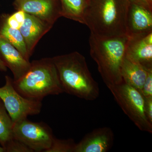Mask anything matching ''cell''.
Listing matches in <instances>:
<instances>
[{
  "mask_svg": "<svg viewBox=\"0 0 152 152\" xmlns=\"http://www.w3.org/2000/svg\"><path fill=\"white\" fill-rule=\"evenodd\" d=\"M58 0H15L14 6L17 10L24 11L53 26L61 17V4Z\"/></svg>",
  "mask_w": 152,
  "mask_h": 152,
  "instance_id": "9",
  "label": "cell"
},
{
  "mask_svg": "<svg viewBox=\"0 0 152 152\" xmlns=\"http://www.w3.org/2000/svg\"><path fill=\"white\" fill-rule=\"evenodd\" d=\"M5 84L0 88V99L14 123L37 115L42 110V101L26 99L20 94L14 88L13 79L6 76Z\"/></svg>",
  "mask_w": 152,
  "mask_h": 152,
  "instance_id": "7",
  "label": "cell"
},
{
  "mask_svg": "<svg viewBox=\"0 0 152 152\" xmlns=\"http://www.w3.org/2000/svg\"><path fill=\"white\" fill-rule=\"evenodd\" d=\"M128 40L127 35L102 37L90 35V54L108 88L124 82L121 70Z\"/></svg>",
  "mask_w": 152,
  "mask_h": 152,
  "instance_id": "3",
  "label": "cell"
},
{
  "mask_svg": "<svg viewBox=\"0 0 152 152\" xmlns=\"http://www.w3.org/2000/svg\"><path fill=\"white\" fill-rule=\"evenodd\" d=\"M13 84L23 97L34 100L42 101L48 95L64 93L52 58L33 61L21 78L17 81L13 80Z\"/></svg>",
  "mask_w": 152,
  "mask_h": 152,
  "instance_id": "4",
  "label": "cell"
},
{
  "mask_svg": "<svg viewBox=\"0 0 152 152\" xmlns=\"http://www.w3.org/2000/svg\"><path fill=\"white\" fill-rule=\"evenodd\" d=\"M0 58L7 68L12 73L13 81H17L25 75L31 66V63L7 39L0 34Z\"/></svg>",
  "mask_w": 152,
  "mask_h": 152,
  "instance_id": "11",
  "label": "cell"
},
{
  "mask_svg": "<svg viewBox=\"0 0 152 152\" xmlns=\"http://www.w3.org/2000/svg\"><path fill=\"white\" fill-rule=\"evenodd\" d=\"M152 10V0H132Z\"/></svg>",
  "mask_w": 152,
  "mask_h": 152,
  "instance_id": "23",
  "label": "cell"
},
{
  "mask_svg": "<svg viewBox=\"0 0 152 152\" xmlns=\"http://www.w3.org/2000/svg\"><path fill=\"white\" fill-rule=\"evenodd\" d=\"M7 70V68L6 66L2 60L0 58V71L2 72H6Z\"/></svg>",
  "mask_w": 152,
  "mask_h": 152,
  "instance_id": "24",
  "label": "cell"
},
{
  "mask_svg": "<svg viewBox=\"0 0 152 152\" xmlns=\"http://www.w3.org/2000/svg\"><path fill=\"white\" fill-rule=\"evenodd\" d=\"M76 143L73 139H54L50 148L46 152H75Z\"/></svg>",
  "mask_w": 152,
  "mask_h": 152,
  "instance_id": "18",
  "label": "cell"
},
{
  "mask_svg": "<svg viewBox=\"0 0 152 152\" xmlns=\"http://www.w3.org/2000/svg\"><path fill=\"white\" fill-rule=\"evenodd\" d=\"M126 35L134 38L152 32V10L129 0L126 18Z\"/></svg>",
  "mask_w": 152,
  "mask_h": 152,
  "instance_id": "8",
  "label": "cell"
},
{
  "mask_svg": "<svg viewBox=\"0 0 152 152\" xmlns=\"http://www.w3.org/2000/svg\"><path fill=\"white\" fill-rule=\"evenodd\" d=\"M61 17L85 24V11L89 0H60Z\"/></svg>",
  "mask_w": 152,
  "mask_h": 152,
  "instance_id": "15",
  "label": "cell"
},
{
  "mask_svg": "<svg viewBox=\"0 0 152 152\" xmlns=\"http://www.w3.org/2000/svg\"><path fill=\"white\" fill-rule=\"evenodd\" d=\"M14 124L0 99V143L4 149L14 138Z\"/></svg>",
  "mask_w": 152,
  "mask_h": 152,
  "instance_id": "17",
  "label": "cell"
},
{
  "mask_svg": "<svg viewBox=\"0 0 152 152\" xmlns=\"http://www.w3.org/2000/svg\"><path fill=\"white\" fill-rule=\"evenodd\" d=\"M4 150L3 148V147H0V152H4Z\"/></svg>",
  "mask_w": 152,
  "mask_h": 152,
  "instance_id": "25",
  "label": "cell"
},
{
  "mask_svg": "<svg viewBox=\"0 0 152 152\" xmlns=\"http://www.w3.org/2000/svg\"><path fill=\"white\" fill-rule=\"evenodd\" d=\"M0 34L15 47L26 59L29 61L24 39L20 30L10 27L4 21L0 27Z\"/></svg>",
  "mask_w": 152,
  "mask_h": 152,
  "instance_id": "16",
  "label": "cell"
},
{
  "mask_svg": "<svg viewBox=\"0 0 152 152\" xmlns=\"http://www.w3.org/2000/svg\"><path fill=\"white\" fill-rule=\"evenodd\" d=\"M129 0H89L85 24L91 34L102 37L126 35Z\"/></svg>",
  "mask_w": 152,
  "mask_h": 152,
  "instance_id": "2",
  "label": "cell"
},
{
  "mask_svg": "<svg viewBox=\"0 0 152 152\" xmlns=\"http://www.w3.org/2000/svg\"><path fill=\"white\" fill-rule=\"evenodd\" d=\"M145 98V110L147 118L152 124V97Z\"/></svg>",
  "mask_w": 152,
  "mask_h": 152,
  "instance_id": "22",
  "label": "cell"
},
{
  "mask_svg": "<svg viewBox=\"0 0 152 152\" xmlns=\"http://www.w3.org/2000/svg\"><path fill=\"white\" fill-rule=\"evenodd\" d=\"M123 111L140 130L152 134V124L145 110V98L140 91L123 82L108 88Z\"/></svg>",
  "mask_w": 152,
  "mask_h": 152,
  "instance_id": "5",
  "label": "cell"
},
{
  "mask_svg": "<svg viewBox=\"0 0 152 152\" xmlns=\"http://www.w3.org/2000/svg\"><path fill=\"white\" fill-rule=\"evenodd\" d=\"M13 132L14 137L33 152H46L55 138L51 129L46 124L33 122L27 118L14 123Z\"/></svg>",
  "mask_w": 152,
  "mask_h": 152,
  "instance_id": "6",
  "label": "cell"
},
{
  "mask_svg": "<svg viewBox=\"0 0 152 152\" xmlns=\"http://www.w3.org/2000/svg\"><path fill=\"white\" fill-rule=\"evenodd\" d=\"M26 15V13L24 11L17 10L15 12L7 17L4 21L10 27L20 29L24 22Z\"/></svg>",
  "mask_w": 152,
  "mask_h": 152,
  "instance_id": "19",
  "label": "cell"
},
{
  "mask_svg": "<svg viewBox=\"0 0 152 152\" xmlns=\"http://www.w3.org/2000/svg\"><path fill=\"white\" fill-rule=\"evenodd\" d=\"M114 141V134L111 128H97L76 144L75 152H107L111 149Z\"/></svg>",
  "mask_w": 152,
  "mask_h": 152,
  "instance_id": "10",
  "label": "cell"
},
{
  "mask_svg": "<svg viewBox=\"0 0 152 152\" xmlns=\"http://www.w3.org/2000/svg\"><path fill=\"white\" fill-rule=\"evenodd\" d=\"M126 57L147 69H152V32L145 35L129 38Z\"/></svg>",
  "mask_w": 152,
  "mask_h": 152,
  "instance_id": "12",
  "label": "cell"
},
{
  "mask_svg": "<svg viewBox=\"0 0 152 152\" xmlns=\"http://www.w3.org/2000/svg\"><path fill=\"white\" fill-rule=\"evenodd\" d=\"M52 59L64 93L87 101L99 97V85L93 78L84 56L74 52Z\"/></svg>",
  "mask_w": 152,
  "mask_h": 152,
  "instance_id": "1",
  "label": "cell"
},
{
  "mask_svg": "<svg viewBox=\"0 0 152 152\" xmlns=\"http://www.w3.org/2000/svg\"><path fill=\"white\" fill-rule=\"evenodd\" d=\"M140 92L144 98L152 97V70H150Z\"/></svg>",
  "mask_w": 152,
  "mask_h": 152,
  "instance_id": "21",
  "label": "cell"
},
{
  "mask_svg": "<svg viewBox=\"0 0 152 152\" xmlns=\"http://www.w3.org/2000/svg\"><path fill=\"white\" fill-rule=\"evenodd\" d=\"M53 26L37 17L26 13L24 22L19 30L24 39L29 57L32 56L38 42Z\"/></svg>",
  "mask_w": 152,
  "mask_h": 152,
  "instance_id": "13",
  "label": "cell"
},
{
  "mask_svg": "<svg viewBox=\"0 0 152 152\" xmlns=\"http://www.w3.org/2000/svg\"><path fill=\"white\" fill-rule=\"evenodd\" d=\"M150 70L125 56L121 73L125 83L140 91Z\"/></svg>",
  "mask_w": 152,
  "mask_h": 152,
  "instance_id": "14",
  "label": "cell"
},
{
  "mask_svg": "<svg viewBox=\"0 0 152 152\" xmlns=\"http://www.w3.org/2000/svg\"><path fill=\"white\" fill-rule=\"evenodd\" d=\"M4 150L5 152H33L25 144L14 137L9 142Z\"/></svg>",
  "mask_w": 152,
  "mask_h": 152,
  "instance_id": "20",
  "label": "cell"
}]
</instances>
